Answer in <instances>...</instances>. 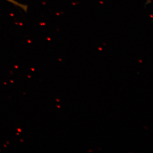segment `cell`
<instances>
[{
	"instance_id": "cell-1",
	"label": "cell",
	"mask_w": 153,
	"mask_h": 153,
	"mask_svg": "<svg viewBox=\"0 0 153 153\" xmlns=\"http://www.w3.org/2000/svg\"><path fill=\"white\" fill-rule=\"evenodd\" d=\"M6 1H9V3H11L12 4H13V5L17 6V7H19L20 9H22L25 11H26L27 10V6H25V4H20V3H19L18 1H16V0H6Z\"/></svg>"
}]
</instances>
